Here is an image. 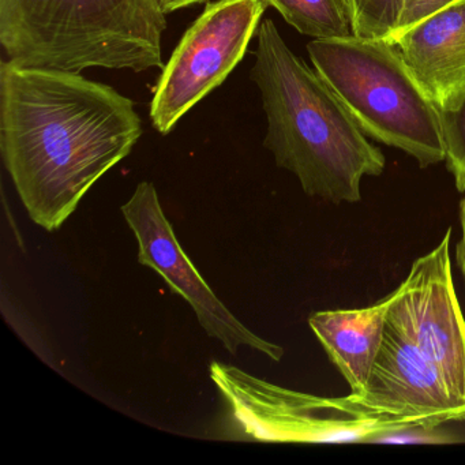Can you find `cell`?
Masks as SVG:
<instances>
[{"mask_svg":"<svg viewBox=\"0 0 465 465\" xmlns=\"http://www.w3.org/2000/svg\"><path fill=\"white\" fill-rule=\"evenodd\" d=\"M353 36L391 40L404 0H345Z\"/></svg>","mask_w":465,"mask_h":465,"instance_id":"cell-13","label":"cell"},{"mask_svg":"<svg viewBox=\"0 0 465 465\" xmlns=\"http://www.w3.org/2000/svg\"><path fill=\"white\" fill-rule=\"evenodd\" d=\"M391 43L440 113L465 103V0L430 15Z\"/></svg>","mask_w":465,"mask_h":465,"instance_id":"cell-10","label":"cell"},{"mask_svg":"<svg viewBox=\"0 0 465 465\" xmlns=\"http://www.w3.org/2000/svg\"><path fill=\"white\" fill-rule=\"evenodd\" d=\"M160 0H0V43L23 67L164 69Z\"/></svg>","mask_w":465,"mask_h":465,"instance_id":"cell-3","label":"cell"},{"mask_svg":"<svg viewBox=\"0 0 465 465\" xmlns=\"http://www.w3.org/2000/svg\"><path fill=\"white\" fill-rule=\"evenodd\" d=\"M304 36L314 40L342 39L352 35L345 0H265Z\"/></svg>","mask_w":465,"mask_h":465,"instance_id":"cell-12","label":"cell"},{"mask_svg":"<svg viewBox=\"0 0 465 465\" xmlns=\"http://www.w3.org/2000/svg\"><path fill=\"white\" fill-rule=\"evenodd\" d=\"M391 296L363 309L325 310L310 315V329L350 385L363 391L377 361L388 325Z\"/></svg>","mask_w":465,"mask_h":465,"instance_id":"cell-11","label":"cell"},{"mask_svg":"<svg viewBox=\"0 0 465 465\" xmlns=\"http://www.w3.org/2000/svg\"><path fill=\"white\" fill-rule=\"evenodd\" d=\"M460 0H404L401 15L396 32L389 42L399 37L400 35L412 28L416 24L426 20L430 15H435L440 10L456 4Z\"/></svg>","mask_w":465,"mask_h":465,"instance_id":"cell-15","label":"cell"},{"mask_svg":"<svg viewBox=\"0 0 465 465\" xmlns=\"http://www.w3.org/2000/svg\"><path fill=\"white\" fill-rule=\"evenodd\" d=\"M352 393L374 412L411 419L426 429L465 421V400L449 389L442 372L412 341L389 325L366 386Z\"/></svg>","mask_w":465,"mask_h":465,"instance_id":"cell-9","label":"cell"},{"mask_svg":"<svg viewBox=\"0 0 465 465\" xmlns=\"http://www.w3.org/2000/svg\"><path fill=\"white\" fill-rule=\"evenodd\" d=\"M464 198L460 203V225H461V236L456 247V262L465 282V192Z\"/></svg>","mask_w":465,"mask_h":465,"instance_id":"cell-16","label":"cell"},{"mask_svg":"<svg viewBox=\"0 0 465 465\" xmlns=\"http://www.w3.org/2000/svg\"><path fill=\"white\" fill-rule=\"evenodd\" d=\"M124 220L138 243V262L160 274L173 292L189 302L198 322L212 339L222 342L231 353L247 347L274 361L284 356V348L252 333L214 295L208 282L193 265L165 217L151 182H141L134 194L121 208Z\"/></svg>","mask_w":465,"mask_h":465,"instance_id":"cell-8","label":"cell"},{"mask_svg":"<svg viewBox=\"0 0 465 465\" xmlns=\"http://www.w3.org/2000/svg\"><path fill=\"white\" fill-rule=\"evenodd\" d=\"M307 53L367 137L410 154L423 168L445 162L440 111L393 43L351 35L312 40Z\"/></svg>","mask_w":465,"mask_h":465,"instance_id":"cell-4","label":"cell"},{"mask_svg":"<svg viewBox=\"0 0 465 465\" xmlns=\"http://www.w3.org/2000/svg\"><path fill=\"white\" fill-rule=\"evenodd\" d=\"M446 164L454 176L457 190L465 192V103L453 111L440 113Z\"/></svg>","mask_w":465,"mask_h":465,"instance_id":"cell-14","label":"cell"},{"mask_svg":"<svg viewBox=\"0 0 465 465\" xmlns=\"http://www.w3.org/2000/svg\"><path fill=\"white\" fill-rule=\"evenodd\" d=\"M265 0L209 2L163 69L151 104L154 129L168 134L243 59L261 24Z\"/></svg>","mask_w":465,"mask_h":465,"instance_id":"cell-6","label":"cell"},{"mask_svg":"<svg viewBox=\"0 0 465 465\" xmlns=\"http://www.w3.org/2000/svg\"><path fill=\"white\" fill-rule=\"evenodd\" d=\"M257 40L250 77L268 119L263 146L310 197L359 203L364 176L385 170L382 152L317 70L291 51L273 21L260 24Z\"/></svg>","mask_w":465,"mask_h":465,"instance_id":"cell-2","label":"cell"},{"mask_svg":"<svg viewBox=\"0 0 465 465\" xmlns=\"http://www.w3.org/2000/svg\"><path fill=\"white\" fill-rule=\"evenodd\" d=\"M211 378L230 408L242 434L263 442L385 443L418 421L382 415L361 405L351 391L321 397L282 388L222 361L211 364Z\"/></svg>","mask_w":465,"mask_h":465,"instance_id":"cell-5","label":"cell"},{"mask_svg":"<svg viewBox=\"0 0 465 465\" xmlns=\"http://www.w3.org/2000/svg\"><path fill=\"white\" fill-rule=\"evenodd\" d=\"M160 2H162V6L165 13H173L175 12V10L193 6V5L208 2V0H160Z\"/></svg>","mask_w":465,"mask_h":465,"instance_id":"cell-17","label":"cell"},{"mask_svg":"<svg viewBox=\"0 0 465 465\" xmlns=\"http://www.w3.org/2000/svg\"><path fill=\"white\" fill-rule=\"evenodd\" d=\"M451 228L411 266L391 293L388 325L438 367L449 389L465 400V318L451 273Z\"/></svg>","mask_w":465,"mask_h":465,"instance_id":"cell-7","label":"cell"},{"mask_svg":"<svg viewBox=\"0 0 465 465\" xmlns=\"http://www.w3.org/2000/svg\"><path fill=\"white\" fill-rule=\"evenodd\" d=\"M143 124L129 97L77 73L0 64V151L29 217L59 230L129 156Z\"/></svg>","mask_w":465,"mask_h":465,"instance_id":"cell-1","label":"cell"}]
</instances>
